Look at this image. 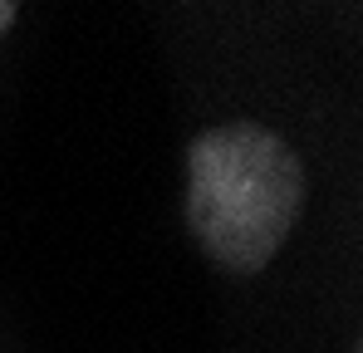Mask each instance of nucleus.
<instances>
[{"instance_id": "obj_1", "label": "nucleus", "mask_w": 363, "mask_h": 353, "mask_svg": "<svg viewBox=\"0 0 363 353\" xmlns=\"http://www.w3.org/2000/svg\"><path fill=\"white\" fill-rule=\"evenodd\" d=\"M304 206L295 147L260 123L206 128L186 147V226L211 265L255 275L275 260Z\"/></svg>"}, {"instance_id": "obj_2", "label": "nucleus", "mask_w": 363, "mask_h": 353, "mask_svg": "<svg viewBox=\"0 0 363 353\" xmlns=\"http://www.w3.org/2000/svg\"><path fill=\"white\" fill-rule=\"evenodd\" d=\"M15 15H20V10H15V5H10V0H0V35H5V30H10V25H15Z\"/></svg>"}]
</instances>
